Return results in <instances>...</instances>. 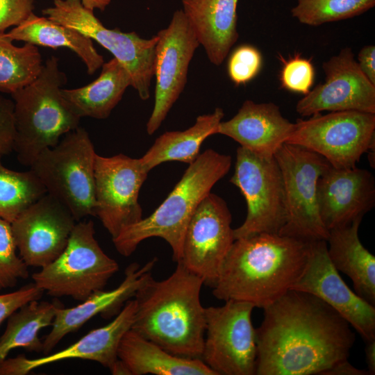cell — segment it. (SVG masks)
Listing matches in <instances>:
<instances>
[{
	"label": "cell",
	"instance_id": "cell-16",
	"mask_svg": "<svg viewBox=\"0 0 375 375\" xmlns=\"http://www.w3.org/2000/svg\"><path fill=\"white\" fill-rule=\"evenodd\" d=\"M76 222L67 206L46 193L11 223L19 256L28 267L48 265L65 250Z\"/></svg>",
	"mask_w": 375,
	"mask_h": 375
},
{
	"label": "cell",
	"instance_id": "cell-32",
	"mask_svg": "<svg viewBox=\"0 0 375 375\" xmlns=\"http://www.w3.org/2000/svg\"><path fill=\"white\" fill-rule=\"evenodd\" d=\"M291 10L300 23L317 26L352 18L372 8L375 0H297Z\"/></svg>",
	"mask_w": 375,
	"mask_h": 375
},
{
	"label": "cell",
	"instance_id": "cell-13",
	"mask_svg": "<svg viewBox=\"0 0 375 375\" xmlns=\"http://www.w3.org/2000/svg\"><path fill=\"white\" fill-rule=\"evenodd\" d=\"M148 173L140 158L123 153L111 157L96 154V217L112 239L143 218L138 196Z\"/></svg>",
	"mask_w": 375,
	"mask_h": 375
},
{
	"label": "cell",
	"instance_id": "cell-9",
	"mask_svg": "<svg viewBox=\"0 0 375 375\" xmlns=\"http://www.w3.org/2000/svg\"><path fill=\"white\" fill-rule=\"evenodd\" d=\"M274 157L283 177L286 210V222L278 234L309 242L327 240L329 231L319 212L317 182L331 165L322 156L288 143Z\"/></svg>",
	"mask_w": 375,
	"mask_h": 375
},
{
	"label": "cell",
	"instance_id": "cell-35",
	"mask_svg": "<svg viewBox=\"0 0 375 375\" xmlns=\"http://www.w3.org/2000/svg\"><path fill=\"white\" fill-rule=\"evenodd\" d=\"M283 63L280 81L282 88L293 92L306 94L314 83L315 69L311 59L301 57L299 54L285 60Z\"/></svg>",
	"mask_w": 375,
	"mask_h": 375
},
{
	"label": "cell",
	"instance_id": "cell-22",
	"mask_svg": "<svg viewBox=\"0 0 375 375\" xmlns=\"http://www.w3.org/2000/svg\"><path fill=\"white\" fill-rule=\"evenodd\" d=\"M294 127V123L285 118L275 103L246 100L233 117L219 123L217 133L255 154L273 157Z\"/></svg>",
	"mask_w": 375,
	"mask_h": 375
},
{
	"label": "cell",
	"instance_id": "cell-28",
	"mask_svg": "<svg viewBox=\"0 0 375 375\" xmlns=\"http://www.w3.org/2000/svg\"><path fill=\"white\" fill-rule=\"evenodd\" d=\"M224 115L222 108H217L210 114L198 116L195 124L185 131L164 133L140 158L143 166L149 172L165 162L179 161L191 164L199 156L204 140L217 133Z\"/></svg>",
	"mask_w": 375,
	"mask_h": 375
},
{
	"label": "cell",
	"instance_id": "cell-41",
	"mask_svg": "<svg viewBox=\"0 0 375 375\" xmlns=\"http://www.w3.org/2000/svg\"><path fill=\"white\" fill-rule=\"evenodd\" d=\"M365 362L369 375L375 374V340L365 342Z\"/></svg>",
	"mask_w": 375,
	"mask_h": 375
},
{
	"label": "cell",
	"instance_id": "cell-8",
	"mask_svg": "<svg viewBox=\"0 0 375 375\" xmlns=\"http://www.w3.org/2000/svg\"><path fill=\"white\" fill-rule=\"evenodd\" d=\"M42 12L49 19L78 31L108 50L129 74L131 86L140 99L150 97L157 35L144 39L135 32L108 28L81 0H53V6Z\"/></svg>",
	"mask_w": 375,
	"mask_h": 375
},
{
	"label": "cell",
	"instance_id": "cell-1",
	"mask_svg": "<svg viewBox=\"0 0 375 375\" xmlns=\"http://www.w3.org/2000/svg\"><path fill=\"white\" fill-rule=\"evenodd\" d=\"M263 310L256 328V375H322L349 358L351 326L317 297L290 290Z\"/></svg>",
	"mask_w": 375,
	"mask_h": 375
},
{
	"label": "cell",
	"instance_id": "cell-7",
	"mask_svg": "<svg viewBox=\"0 0 375 375\" xmlns=\"http://www.w3.org/2000/svg\"><path fill=\"white\" fill-rule=\"evenodd\" d=\"M94 234L92 220L77 222L60 256L32 275L34 284L51 296L81 301L103 290L119 265L104 253Z\"/></svg>",
	"mask_w": 375,
	"mask_h": 375
},
{
	"label": "cell",
	"instance_id": "cell-5",
	"mask_svg": "<svg viewBox=\"0 0 375 375\" xmlns=\"http://www.w3.org/2000/svg\"><path fill=\"white\" fill-rule=\"evenodd\" d=\"M66 81L59 59L52 56L33 81L10 94L15 126L13 151L22 165L30 167L44 149L55 147L62 136L78 127L81 117L61 93Z\"/></svg>",
	"mask_w": 375,
	"mask_h": 375
},
{
	"label": "cell",
	"instance_id": "cell-43",
	"mask_svg": "<svg viewBox=\"0 0 375 375\" xmlns=\"http://www.w3.org/2000/svg\"><path fill=\"white\" fill-rule=\"evenodd\" d=\"M113 375H131V373L125 364L119 358L110 369Z\"/></svg>",
	"mask_w": 375,
	"mask_h": 375
},
{
	"label": "cell",
	"instance_id": "cell-39",
	"mask_svg": "<svg viewBox=\"0 0 375 375\" xmlns=\"http://www.w3.org/2000/svg\"><path fill=\"white\" fill-rule=\"evenodd\" d=\"M357 62L366 77L375 85V46L363 47L358 53Z\"/></svg>",
	"mask_w": 375,
	"mask_h": 375
},
{
	"label": "cell",
	"instance_id": "cell-14",
	"mask_svg": "<svg viewBox=\"0 0 375 375\" xmlns=\"http://www.w3.org/2000/svg\"><path fill=\"white\" fill-rule=\"evenodd\" d=\"M232 216L225 201L209 193L186 228L181 262L212 288L234 240Z\"/></svg>",
	"mask_w": 375,
	"mask_h": 375
},
{
	"label": "cell",
	"instance_id": "cell-40",
	"mask_svg": "<svg viewBox=\"0 0 375 375\" xmlns=\"http://www.w3.org/2000/svg\"><path fill=\"white\" fill-rule=\"evenodd\" d=\"M322 375H369L367 370L351 365L348 359L341 360L325 370Z\"/></svg>",
	"mask_w": 375,
	"mask_h": 375
},
{
	"label": "cell",
	"instance_id": "cell-33",
	"mask_svg": "<svg viewBox=\"0 0 375 375\" xmlns=\"http://www.w3.org/2000/svg\"><path fill=\"white\" fill-rule=\"evenodd\" d=\"M11 223L0 217V291L28 276V266L17 254Z\"/></svg>",
	"mask_w": 375,
	"mask_h": 375
},
{
	"label": "cell",
	"instance_id": "cell-25",
	"mask_svg": "<svg viewBox=\"0 0 375 375\" xmlns=\"http://www.w3.org/2000/svg\"><path fill=\"white\" fill-rule=\"evenodd\" d=\"M362 219L330 230L327 251L335 268L351 279L356 293L375 306V257L360 241Z\"/></svg>",
	"mask_w": 375,
	"mask_h": 375
},
{
	"label": "cell",
	"instance_id": "cell-12",
	"mask_svg": "<svg viewBox=\"0 0 375 375\" xmlns=\"http://www.w3.org/2000/svg\"><path fill=\"white\" fill-rule=\"evenodd\" d=\"M221 306L205 308L206 329L202 361L216 375H255V308L249 302L228 300Z\"/></svg>",
	"mask_w": 375,
	"mask_h": 375
},
{
	"label": "cell",
	"instance_id": "cell-30",
	"mask_svg": "<svg viewBox=\"0 0 375 375\" xmlns=\"http://www.w3.org/2000/svg\"><path fill=\"white\" fill-rule=\"evenodd\" d=\"M37 46L12 44L6 32H0V92L12 94L33 81L42 67Z\"/></svg>",
	"mask_w": 375,
	"mask_h": 375
},
{
	"label": "cell",
	"instance_id": "cell-36",
	"mask_svg": "<svg viewBox=\"0 0 375 375\" xmlns=\"http://www.w3.org/2000/svg\"><path fill=\"white\" fill-rule=\"evenodd\" d=\"M43 293L44 290L38 288L33 283L26 285L16 291L0 294V325L24 305L40 299Z\"/></svg>",
	"mask_w": 375,
	"mask_h": 375
},
{
	"label": "cell",
	"instance_id": "cell-2",
	"mask_svg": "<svg viewBox=\"0 0 375 375\" xmlns=\"http://www.w3.org/2000/svg\"><path fill=\"white\" fill-rule=\"evenodd\" d=\"M312 242L267 233L235 240L212 288L213 295L263 309L298 281L308 263Z\"/></svg>",
	"mask_w": 375,
	"mask_h": 375
},
{
	"label": "cell",
	"instance_id": "cell-31",
	"mask_svg": "<svg viewBox=\"0 0 375 375\" xmlns=\"http://www.w3.org/2000/svg\"><path fill=\"white\" fill-rule=\"evenodd\" d=\"M47 193L30 169L17 172L6 168L0 156V217L12 223L25 209Z\"/></svg>",
	"mask_w": 375,
	"mask_h": 375
},
{
	"label": "cell",
	"instance_id": "cell-42",
	"mask_svg": "<svg viewBox=\"0 0 375 375\" xmlns=\"http://www.w3.org/2000/svg\"><path fill=\"white\" fill-rule=\"evenodd\" d=\"M111 0H81L83 5L91 10L98 9L103 11L110 4Z\"/></svg>",
	"mask_w": 375,
	"mask_h": 375
},
{
	"label": "cell",
	"instance_id": "cell-20",
	"mask_svg": "<svg viewBox=\"0 0 375 375\" xmlns=\"http://www.w3.org/2000/svg\"><path fill=\"white\" fill-rule=\"evenodd\" d=\"M135 312L136 302L131 299L112 322L90 331L62 351L35 359H28L22 355L4 359L0 362V375H25L39 367L74 358L95 361L110 369L118 359L120 340L131 328Z\"/></svg>",
	"mask_w": 375,
	"mask_h": 375
},
{
	"label": "cell",
	"instance_id": "cell-23",
	"mask_svg": "<svg viewBox=\"0 0 375 375\" xmlns=\"http://www.w3.org/2000/svg\"><path fill=\"white\" fill-rule=\"evenodd\" d=\"M238 0H182L183 12L209 60L221 65L239 38Z\"/></svg>",
	"mask_w": 375,
	"mask_h": 375
},
{
	"label": "cell",
	"instance_id": "cell-26",
	"mask_svg": "<svg viewBox=\"0 0 375 375\" xmlns=\"http://www.w3.org/2000/svg\"><path fill=\"white\" fill-rule=\"evenodd\" d=\"M131 78L115 58L101 66L99 77L92 83L74 89H61L64 99L80 117L103 119L109 117L128 87Z\"/></svg>",
	"mask_w": 375,
	"mask_h": 375
},
{
	"label": "cell",
	"instance_id": "cell-34",
	"mask_svg": "<svg viewBox=\"0 0 375 375\" xmlns=\"http://www.w3.org/2000/svg\"><path fill=\"white\" fill-rule=\"evenodd\" d=\"M262 57L259 50L248 44L235 49L229 57L227 72L236 85L246 84L254 78L261 69Z\"/></svg>",
	"mask_w": 375,
	"mask_h": 375
},
{
	"label": "cell",
	"instance_id": "cell-17",
	"mask_svg": "<svg viewBox=\"0 0 375 375\" xmlns=\"http://www.w3.org/2000/svg\"><path fill=\"white\" fill-rule=\"evenodd\" d=\"M322 68L324 82L310 90L296 105L300 115L344 110L375 114V85L361 71L350 47L325 61Z\"/></svg>",
	"mask_w": 375,
	"mask_h": 375
},
{
	"label": "cell",
	"instance_id": "cell-29",
	"mask_svg": "<svg viewBox=\"0 0 375 375\" xmlns=\"http://www.w3.org/2000/svg\"><path fill=\"white\" fill-rule=\"evenodd\" d=\"M60 306L58 302L34 300L11 314L0 337V362L11 350L18 347L28 351L42 352L39 332L52 325L56 312Z\"/></svg>",
	"mask_w": 375,
	"mask_h": 375
},
{
	"label": "cell",
	"instance_id": "cell-24",
	"mask_svg": "<svg viewBox=\"0 0 375 375\" xmlns=\"http://www.w3.org/2000/svg\"><path fill=\"white\" fill-rule=\"evenodd\" d=\"M117 356L131 375H216L202 360L174 355L132 329L122 338Z\"/></svg>",
	"mask_w": 375,
	"mask_h": 375
},
{
	"label": "cell",
	"instance_id": "cell-4",
	"mask_svg": "<svg viewBox=\"0 0 375 375\" xmlns=\"http://www.w3.org/2000/svg\"><path fill=\"white\" fill-rule=\"evenodd\" d=\"M231 161L230 156L212 149L199 154L151 215L124 228L112 239L118 253L128 257L142 241L158 237L169 244L173 260L178 262L185 232L193 213L214 185L229 172Z\"/></svg>",
	"mask_w": 375,
	"mask_h": 375
},
{
	"label": "cell",
	"instance_id": "cell-18",
	"mask_svg": "<svg viewBox=\"0 0 375 375\" xmlns=\"http://www.w3.org/2000/svg\"><path fill=\"white\" fill-rule=\"evenodd\" d=\"M291 290L317 297L345 319L365 342L375 340V306L342 280L330 260L326 240L312 242L306 268Z\"/></svg>",
	"mask_w": 375,
	"mask_h": 375
},
{
	"label": "cell",
	"instance_id": "cell-6",
	"mask_svg": "<svg viewBox=\"0 0 375 375\" xmlns=\"http://www.w3.org/2000/svg\"><path fill=\"white\" fill-rule=\"evenodd\" d=\"M96 154L88 133L78 126L44 149L30 166L47 193L67 206L77 222L96 216Z\"/></svg>",
	"mask_w": 375,
	"mask_h": 375
},
{
	"label": "cell",
	"instance_id": "cell-21",
	"mask_svg": "<svg viewBox=\"0 0 375 375\" xmlns=\"http://www.w3.org/2000/svg\"><path fill=\"white\" fill-rule=\"evenodd\" d=\"M156 262V258L144 265L133 262L126 268L124 278L117 288L108 291H97L75 307H59L56 312L51 330L42 341L43 353L48 355L66 335L78 330L97 315L100 314L104 318L117 315L152 276Z\"/></svg>",
	"mask_w": 375,
	"mask_h": 375
},
{
	"label": "cell",
	"instance_id": "cell-27",
	"mask_svg": "<svg viewBox=\"0 0 375 375\" xmlns=\"http://www.w3.org/2000/svg\"><path fill=\"white\" fill-rule=\"evenodd\" d=\"M6 35L12 41H23L52 49H69L83 60L89 75L93 74L104 63L103 57L95 49L90 38L47 17H39L33 12Z\"/></svg>",
	"mask_w": 375,
	"mask_h": 375
},
{
	"label": "cell",
	"instance_id": "cell-37",
	"mask_svg": "<svg viewBox=\"0 0 375 375\" xmlns=\"http://www.w3.org/2000/svg\"><path fill=\"white\" fill-rule=\"evenodd\" d=\"M34 8V0H0V32L17 26Z\"/></svg>",
	"mask_w": 375,
	"mask_h": 375
},
{
	"label": "cell",
	"instance_id": "cell-3",
	"mask_svg": "<svg viewBox=\"0 0 375 375\" xmlns=\"http://www.w3.org/2000/svg\"><path fill=\"white\" fill-rule=\"evenodd\" d=\"M203 280L182 263L166 279L152 276L138 289L131 328L168 352L201 360L205 308L200 300Z\"/></svg>",
	"mask_w": 375,
	"mask_h": 375
},
{
	"label": "cell",
	"instance_id": "cell-38",
	"mask_svg": "<svg viewBox=\"0 0 375 375\" xmlns=\"http://www.w3.org/2000/svg\"><path fill=\"white\" fill-rule=\"evenodd\" d=\"M15 126L14 102L0 94V156L9 155L14 148Z\"/></svg>",
	"mask_w": 375,
	"mask_h": 375
},
{
	"label": "cell",
	"instance_id": "cell-19",
	"mask_svg": "<svg viewBox=\"0 0 375 375\" xmlns=\"http://www.w3.org/2000/svg\"><path fill=\"white\" fill-rule=\"evenodd\" d=\"M320 218L330 230L351 224L375 205V181L367 169L329 165L317 182Z\"/></svg>",
	"mask_w": 375,
	"mask_h": 375
},
{
	"label": "cell",
	"instance_id": "cell-10",
	"mask_svg": "<svg viewBox=\"0 0 375 375\" xmlns=\"http://www.w3.org/2000/svg\"><path fill=\"white\" fill-rule=\"evenodd\" d=\"M374 135L375 114L335 111L297 120L285 143L322 156L335 168L348 169L374 149Z\"/></svg>",
	"mask_w": 375,
	"mask_h": 375
},
{
	"label": "cell",
	"instance_id": "cell-11",
	"mask_svg": "<svg viewBox=\"0 0 375 375\" xmlns=\"http://www.w3.org/2000/svg\"><path fill=\"white\" fill-rule=\"evenodd\" d=\"M230 182L245 199L247 214L233 229L235 240L258 233H279L286 222L283 181L274 156L264 157L239 147Z\"/></svg>",
	"mask_w": 375,
	"mask_h": 375
},
{
	"label": "cell",
	"instance_id": "cell-15",
	"mask_svg": "<svg viewBox=\"0 0 375 375\" xmlns=\"http://www.w3.org/2000/svg\"><path fill=\"white\" fill-rule=\"evenodd\" d=\"M153 111L147 124L149 135L160 126L187 83L190 62L200 45L182 10L174 12L168 26L158 31Z\"/></svg>",
	"mask_w": 375,
	"mask_h": 375
}]
</instances>
